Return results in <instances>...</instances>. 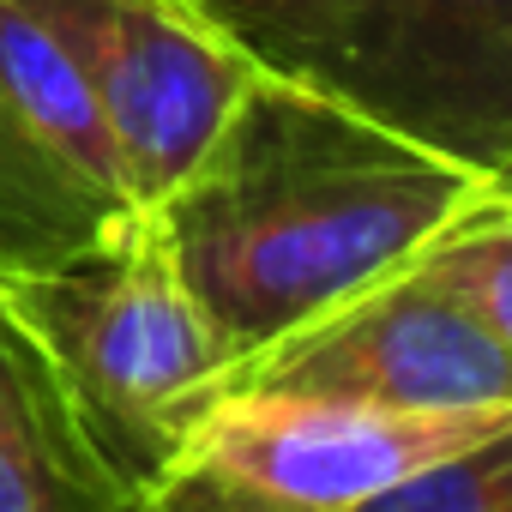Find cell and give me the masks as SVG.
I'll list each match as a JSON object with an SVG mask.
<instances>
[{"instance_id": "6da1fadb", "label": "cell", "mask_w": 512, "mask_h": 512, "mask_svg": "<svg viewBox=\"0 0 512 512\" xmlns=\"http://www.w3.org/2000/svg\"><path fill=\"white\" fill-rule=\"evenodd\" d=\"M500 181L356 103L266 73L157 211L229 356L410 266Z\"/></svg>"}, {"instance_id": "7a4b0ae2", "label": "cell", "mask_w": 512, "mask_h": 512, "mask_svg": "<svg viewBox=\"0 0 512 512\" xmlns=\"http://www.w3.org/2000/svg\"><path fill=\"white\" fill-rule=\"evenodd\" d=\"M0 296L49 350L91 428L145 482L217 404L229 344L199 308L157 211L67 266L0 272Z\"/></svg>"}, {"instance_id": "3957f363", "label": "cell", "mask_w": 512, "mask_h": 512, "mask_svg": "<svg viewBox=\"0 0 512 512\" xmlns=\"http://www.w3.org/2000/svg\"><path fill=\"white\" fill-rule=\"evenodd\" d=\"M512 422V410H374L296 392L217 398L151 476L157 512H350L428 458Z\"/></svg>"}, {"instance_id": "277c9868", "label": "cell", "mask_w": 512, "mask_h": 512, "mask_svg": "<svg viewBox=\"0 0 512 512\" xmlns=\"http://www.w3.org/2000/svg\"><path fill=\"white\" fill-rule=\"evenodd\" d=\"M67 49L115 139L121 181L139 211H163L175 187L223 139L247 91L266 79L187 0H19Z\"/></svg>"}, {"instance_id": "5b68a950", "label": "cell", "mask_w": 512, "mask_h": 512, "mask_svg": "<svg viewBox=\"0 0 512 512\" xmlns=\"http://www.w3.org/2000/svg\"><path fill=\"white\" fill-rule=\"evenodd\" d=\"M296 392L374 410H512V350H500L434 278L398 266L229 362L223 392Z\"/></svg>"}, {"instance_id": "8992f818", "label": "cell", "mask_w": 512, "mask_h": 512, "mask_svg": "<svg viewBox=\"0 0 512 512\" xmlns=\"http://www.w3.org/2000/svg\"><path fill=\"white\" fill-rule=\"evenodd\" d=\"M332 97L470 163H512V0H338Z\"/></svg>"}, {"instance_id": "52a82bcc", "label": "cell", "mask_w": 512, "mask_h": 512, "mask_svg": "<svg viewBox=\"0 0 512 512\" xmlns=\"http://www.w3.org/2000/svg\"><path fill=\"white\" fill-rule=\"evenodd\" d=\"M0 512H157L73 386L0 296Z\"/></svg>"}, {"instance_id": "ba28073f", "label": "cell", "mask_w": 512, "mask_h": 512, "mask_svg": "<svg viewBox=\"0 0 512 512\" xmlns=\"http://www.w3.org/2000/svg\"><path fill=\"white\" fill-rule=\"evenodd\" d=\"M0 121L31 151V163L49 181H61L79 205H91L109 223L139 217L97 97L85 91L67 49L19 0H0Z\"/></svg>"}, {"instance_id": "9c48e42d", "label": "cell", "mask_w": 512, "mask_h": 512, "mask_svg": "<svg viewBox=\"0 0 512 512\" xmlns=\"http://www.w3.org/2000/svg\"><path fill=\"white\" fill-rule=\"evenodd\" d=\"M410 266L434 278L500 350H512V205L506 193H494L464 223L434 235Z\"/></svg>"}, {"instance_id": "30bf717a", "label": "cell", "mask_w": 512, "mask_h": 512, "mask_svg": "<svg viewBox=\"0 0 512 512\" xmlns=\"http://www.w3.org/2000/svg\"><path fill=\"white\" fill-rule=\"evenodd\" d=\"M229 43L278 79L332 91L338 73V0H187Z\"/></svg>"}, {"instance_id": "8fae6325", "label": "cell", "mask_w": 512, "mask_h": 512, "mask_svg": "<svg viewBox=\"0 0 512 512\" xmlns=\"http://www.w3.org/2000/svg\"><path fill=\"white\" fill-rule=\"evenodd\" d=\"M350 512H512V422L446 458L416 464Z\"/></svg>"}, {"instance_id": "7c38bea8", "label": "cell", "mask_w": 512, "mask_h": 512, "mask_svg": "<svg viewBox=\"0 0 512 512\" xmlns=\"http://www.w3.org/2000/svg\"><path fill=\"white\" fill-rule=\"evenodd\" d=\"M500 187H512V163H506V175H500Z\"/></svg>"}, {"instance_id": "4fadbf2b", "label": "cell", "mask_w": 512, "mask_h": 512, "mask_svg": "<svg viewBox=\"0 0 512 512\" xmlns=\"http://www.w3.org/2000/svg\"><path fill=\"white\" fill-rule=\"evenodd\" d=\"M500 193H506V205H512V187H500Z\"/></svg>"}]
</instances>
